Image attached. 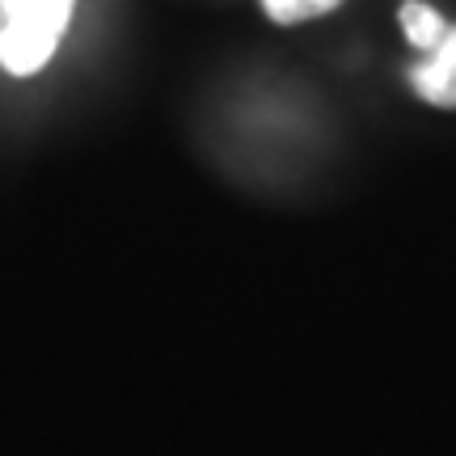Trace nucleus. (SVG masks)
I'll return each mask as SVG.
<instances>
[{"mask_svg":"<svg viewBox=\"0 0 456 456\" xmlns=\"http://www.w3.org/2000/svg\"><path fill=\"white\" fill-rule=\"evenodd\" d=\"M72 17V0H0V68L34 77L51 64Z\"/></svg>","mask_w":456,"mask_h":456,"instance_id":"1","label":"nucleus"},{"mask_svg":"<svg viewBox=\"0 0 456 456\" xmlns=\"http://www.w3.org/2000/svg\"><path fill=\"white\" fill-rule=\"evenodd\" d=\"M338 4L342 0H262V13L271 17L275 26H300V21L334 13Z\"/></svg>","mask_w":456,"mask_h":456,"instance_id":"4","label":"nucleus"},{"mask_svg":"<svg viewBox=\"0 0 456 456\" xmlns=\"http://www.w3.org/2000/svg\"><path fill=\"white\" fill-rule=\"evenodd\" d=\"M410 85H414V94H419L427 106L456 110V26H448V34L440 38V47L410 68Z\"/></svg>","mask_w":456,"mask_h":456,"instance_id":"2","label":"nucleus"},{"mask_svg":"<svg viewBox=\"0 0 456 456\" xmlns=\"http://www.w3.org/2000/svg\"><path fill=\"white\" fill-rule=\"evenodd\" d=\"M397 21H402V30H406L410 47H419L423 55L440 47V38L448 34V17L436 9V4H427V0H406L402 9H397Z\"/></svg>","mask_w":456,"mask_h":456,"instance_id":"3","label":"nucleus"}]
</instances>
